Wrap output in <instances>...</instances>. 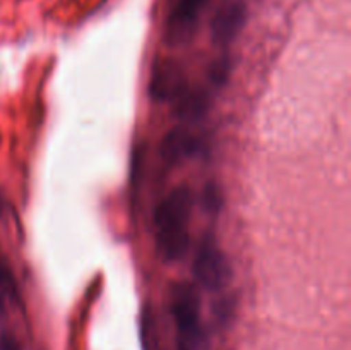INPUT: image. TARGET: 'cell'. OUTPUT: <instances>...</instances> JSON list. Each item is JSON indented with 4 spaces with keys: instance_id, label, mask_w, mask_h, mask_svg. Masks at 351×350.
Segmentation results:
<instances>
[{
    "instance_id": "6da1fadb",
    "label": "cell",
    "mask_w": 351,
    "mask_h": 350,
    "mask_svg": "<svg viewBox=\"0 0 351 350\" xmlns=\"http://www.w3.org/2000/svg\"><path fill=\"white\" fill-rule=\"evenodd\" d=\"M194 198L189 187L171 191L154 213L158 253L165 261H180L189 250V222Z\"/></svg>"
},
{
    "instance_id": "7a4b0ae2",
    "label": "cell",
    "mask_w": 351,
    "mask_h": 350,
    "mask_svg": "<svg viewBox=\"0 0 351 350\" xmlns=\"http://www.w3.org/2000/svg\"><path fill=\"white\" fill-rule=\"evenodd\" d=\"M171 314L177 325L178 350H202L206 342L201 325V302L195 288L178 283L171 294Z\"/></svg>"
},
{
    "instance_id": "3957f363",
    "label": "cell",
    "mask_w": 351,
    "mask_h": 350,
    "mask_svg": "<svg viewBox=\"0 0 351 350\" xmlns=\"http://www.w3.org/2000/svg\"><path fill=\"white\" fill-rule=\"evenodd\" d=\"M194 275L206 290H221L232 281L233 270L213 237H206L194 257Z\"/></svg>"
},
{
    "instance_id": "277c9868",
    "label": "cell",
    "mask_w": 351,
    "mask_h": 350,
    "mask_svg": "<svg viewBox=\"0 0 351 350\" xmlns=\"http://www.w3.org/2000/svg\"><path fill=\"white\" fill-rule=\"evenodd\" d=\"M247 23V7L240 0H225L211 19V34L216 43L235 40Z\"/></svg>"
},
{
    "instance_id": "5b68a950",
    "label": "cell",
    "mask_w": 351,
    "mask_h": 350,
    "mask_svg": "<svg viewBox=\"0 0 351 350\" xmlns=\"http://www.w3.org/2000/svg\"><path fill=\"white\" fill-rule=\"evenodd\" d=\"M187 89L185 75L171 60H160L151 75L149 93L158 102H173Z\"/></svg>"
},
{
    "instance_id": "8992f818",
    "label": "cell",
    "mask_w": 351,
    "mask_h": 350,
    "mask_svg": "<svg viewBox=\"0 0 351 350\" xmlns=\"http://www.w3.org/2000/svg\"><path fill=\"white\" fill-rule=\"evenodd\" d=\"M209 0H177L168 17V33L173 41H185L192 36Z\"/></svg>"
},
{
    "instance_id": "52a82bcc",
    "label": "cell",
    "mask_w": 351,
    "mask_h": 350,
    "mask_svg": "<svg viewBox=\"0 0 351 350\" xmlns=\"http://www.w3.org/2000/svg\"><path fill=\"white\" fill-rule=\"evenodd\" d=\"M201 150V141L184 127L171 129L161 141V156L168 163H180Z\"/></svg>"
},
{
    "instance_id": "ba28073f",
    "label": "cell",
    "mask_w": 351,
    "mask_h": 350,
    "mask_svg": "<svg viewBox=\"0 0 351 350\" xmlns=\"http://www.w3.org/2000/svg\"><path fill=\"white\" fill-rule=\"evenodd\" d=\"M177 115L182 119H199L208 110V98L201 91H189V88L178 96Z\"/></svg>"
},
{
    "instance_id": "9c48e42d",
    "label": "cell",
    "mask_w": 351,
    "mask_h": 350,
    "mask_svg": "<svg viewBox=\"0 0 351 350\" xmlns=\"http://www.w3.org/2000/svg\"><path fill=\"white\" fill-rule=\"evenodd\" d=\"M228 74H230V60L226 57H223L213 64L211 72H209V78H211V81L215 82L216 86H223L226 82V79H228Z\"/></svg>"
},
{
    "instance_id": "30bf717a",
    "label": "cell",
    "mask_w": 351,
    "mask_h": 350,
    "mask_svg": "<svg viewBox=\"0 0 351 350\" xmlns=\"http://www.w3.org/2000/svg\"><path fill=\"white\" fill-rule=\"evenodd\" d=\"M202 205L209 213H216L221 206V194H219L218 187L213 184L206 185L204 192H202Z\"/></svg>"
},
{
    "instance_id": "8fae6325",
    "label": "cell",
    "mask_w": 351,
    "mask_h": 350,
    "mask_svg": "<svg viewBox=\"0 0 351 350\" xmlns=\"http://www.w3.org/2000/svg\"><path fill=\"white\" fill-rule=\"evenodd\" d=\"M0 350H21V345L10 333H2L0 335Z\"/></svg>"
}]
</instances>
